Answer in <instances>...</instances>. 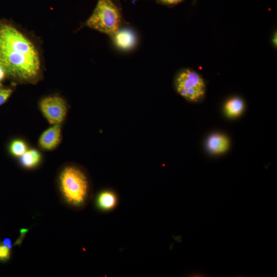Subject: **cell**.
Wrapping results in <instances>:
<instances>
[{
  "instance_id": "obj_1",
  "label": "cell",
  "mask_w": 277,
  "mask_h": 277,
  "mask_svg": "<svg viewBox=\"0 0 277 277\" xmlns=\"http://www.w3.org/2000/svg\"><path fill=\"white\" fill-rule=\"evenodd\" d=\"M0 66L8 75L22 83H35L41 76L37 48L21 31L8 23H0Z\"/></svg>"
},
{
  "instance_id": "obj_2",
  "label": "cell",
  "mask_w": 277,
  "mask_h": 277,
  "mask_svg": "<svg viewBox=\"0 0 277 277\" xmlns=\"http://www.w3.org/2000/svg\"><path fill=\"white\" fill-rule=\"evenodd\" d=\"M59 184L65 202L75 209H82L91 198L88 178L85 172L78 166H65L60 172Z\"/></svg>"
},
{
  "instance_id": "obj_3",
  "label": "cell",
  "mask_w": 277,
  "mask_h": 277,
  "mask_svg": "<svg viewBox=\"0 0 277 277\" xmlns=\"http://www.w3.org/2000/svg\"><path fill=\"white\" fill-rule=\"evenodd\" d=\"M124 23L118 0H98L85 26L112 37Z\"/></svg>"
},
{
  "instance_id": "obj_4",
  "label": "cell",
  "mask_w": 277,
  "mask_h": 277,
  "mask_svg": "<svg viewBox=\"0 0 277 277\" xmlns=\"http://www.w3.org/2000/svg\"><path fill=\"white\" fill-rule=\"evenodd\" d=\"M175 86L181 97L191 102H199L206 93V84L203 78L190 68L183 69L177 74Z\"/></svg>"
},
{
  "instance_id": "obj_5",
  "label": "cell",
  "mask_w": 277,
  "mask_h": 277,
  "mask_svg": "<svg viewBox=\"0 0 277 277\" xmlns=\"http://www.w3.org/2000/svg\"><path fill=\"white\" fill-rule=\"evenodd\" d=\"M40 109L48 122L53 125L61 124L67 113L65 100L59 96H49L43 98L39 103Z\"/></svg>"
},
{
  "instance_id": "obj_6",
  "label": "cell",
  "mask_w": 277,
  "mask_h": 277,
  "mask_svg": "<svg viewBox=\"0 0 277 277\" xmlns=\"http://www.w3.org/2000/svg\"><path fill=\"white\" fill-rule=\"evenodd\" d=\"M61 135V125H53L41 134L39 140V145L45 151H53L60 144Z\"/></svg>"
},
{
  "instance_id": "obj_7",
  "label": "cell",
  "mask_w": 277,
  "mask_h": 277,
  "mask_svg": "<svg viewBox=\"0 0 277 277\" xmlns=\"http://www.w3.org/2000/svg\"><path fill=\"white\" fill-rule=\"evenodd\" d=\"M111 37L115 45L123 51H130L137 43L134 31L128 28H120Z\"/></svg>"
},
{
  "instance_id": "obj_8",
  "label": "cell",
  "mask_w": 277,
  "mask_h": 277,
  "mask_svg": "<svg viewBox=\"0 0 277 277\" xmlns=\"http://www.w3.org/2000/svg\"><path fill=\"white\" fill-rule=\"evenodd\" d=\"M206 145L210 153L214 155H220L228 150L229 141L225 135L214 133L207 138Z\"/></svg>"
},
{
  "instance_id": "obj_9",
  "label": "cell",
  "mask_w": 277,
  "mask_h": 277,
  "mask_svg": "<svg viewBox=\"0 0 277 277\" xmlns=\"http://www.w3.org/2000/svg\"><path fill=\"white\" fill-rule=\"evenodd\" d=\"M96 202L100 210L103 212H111L118 205V197L114 191L105 190L98 195Z\"/></svg>"
},
{
  "instance_id": "obj_10",
  "label": "cell",
  "mask_w": 277,
  "mask_h": 277,
  "mask_svg": "<svg viewBox=\"0 0 277 277\" xmlns=\"http://www.w3.org/2000/svg\"><path fill=\"white\" fill-rule=\"evenodd\" d=\"M245 103L238 97L229 99L224 106V111L226 116L231 118L239 117L245 110Z\"/></svg>"
},
{
  "instance_id": "obj_11",
  "label": "cell",
  "mask_w": 277,
  "mask_h": 277,
  "mask_svg": "<svg viewBox=\"0 0 277 277\" xmlns=\"http://www.w3.org/2000/svg\"><path fill=\"white\" fill-rule=\"evenodd\" d=\"M41 156L36 150H27L20 157V162L22 165L27 168H32L36 166L40 162Z\"/></svg>"
},
{
  "instance_id": "obj_12",
  "label": "cell",
  "mask_w": 277,
  "mask_h": 277,
  "mask_svg": "<svg viewBox=\"0 0 277 277\" xmlns=\"http://www.w3.org/2000/svg\"><path fill=\"white\" fill-rule=\"evenodd\" d=\"M27 150L26 144L21 140L14 141L10 146V152L13 155L16 157H20Z\"/></svg>"
},
{
  "instance_id": "obj_13",
  "label": "cell",
  "mask_w": 277,
  "mask_h": 277,
  "mask_svg": "<svg viewBox=\"0 0 277 277\" xmlns=\"http://www.w3.org/2000/svg\"><path fill=\"white\" fill-rule=\"evenodd\" d=\"M13 90L11 88L0 87V106L9 99L13 94Z\"/></svg>"
},
{
  "instance_id": "obj_14",
  "label": "cell",
  "mask_w": 277,
  "mask_h": 277,
  "mask_svg": "<svg viewBox=\"0 0 277 277\" xmlns=\"http://www.w3.org/2000/svg\"><path fill=\"white\" fill-rule=\"evenodd\" d=\"M11 249L5 245L0 244V261H6L10 258Z\"/></svg>"
},
{
  "instance_id": "obj_15",
  "label": "cell",
  "mask_w": 277,
  "mask_h": 277,
  "mask_svg": "<svg viewBox=\"0 0 277 277\" xmlns=\"http://www.w3.org/2000/svg\"><path fill=\"white\" fill-rule=\"evenodd\" d=\"M184 1V0H157L160 4L168 7H175Z\"/></svg>"
},
{
  "instance_id": "obj_16",
  "label": "cell",
  "mask_w": 277,
  "mask_h": 277,
  "mask_svg": "<svg viewBox=\"0 0 277 277\" xmlns=\"http://www.w3.org/2000/svg\"><path fill=\"white\" fill-rule=\"evenodd\" d=\"M29 230V229H22L20 231V236L19 238L16 240L15 242V243L14 244V246H19V247L21 246L23 240L25 238V236L26 234L27 233L28 231Z\"/></svg>"
},
{
  "instance_id": "obj_17",
  "label": "cell",
  "mask_w": 277,
  "mask_h": 277,
  "mask_svg": "<svg viewBox=\"0 0 277 277\" xmlns=\"http://www.w3.org/2000/svg\"><path fill=\"white\" fill-rule=\"evenodd\" d=\"M7 75L4 68L0 66V87H2V82L4 80Z\"/></svg>"
},
{
  "instance_id": "obj_18",
  "label": "cell",
  "mask_w": 277,
  "mask_h": 277,
  "mask_svg": "<svg viewBox=\"0 0 277 277\" xmlns=\"http://www.w3.org/2000/svg\"><path fill=\"white\" fill-rule=\"evenodd\" d=\"M3 244L5 245L6 246H7V247H8L9 248H10V249L12 248L11 241L10 240V239H6L4 240V242H3Z\"/></svg>"
},
{
  "instance_id": "obj_19",
  "label": "cell",
  "mask_w": 277,
  "mask_h": 277,
  "mask_svg": "<svg viewBox=\"0 0 277 277\" xmlns=\"http://www.w3.org/2000/svg\"><path fill=\"white\" fill-rule=\"evenodd\" d=\"M273 43L274 44V46L276 47V33L275 32V34H274V37L273 38Z\"/></svg>"
}]
</instances>
